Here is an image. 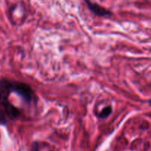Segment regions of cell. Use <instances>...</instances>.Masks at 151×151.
<instances>
[{"label":"cell","mask_w":151,"mask_h":151,"mask_svg":"<svg viewBox=\"0 0 151 151\" xmlns=\"http://www.w3.org/2000/svg\"><path fill=\"white\" fill-rule=\"evenodd\" d=\"M111 112H112L111 106H106V107H105L104 109L102 110V111L99 114L98 116H99V117L101 118V119H104V118L108 117V116H109V115L111 114Z\"/></svg>","instance_id":"4"},{"label":"cell","mask_w":151,"mask_h":151,"mask_svg":"<svg viewBox=\"0 0 151 151\" xmlns=\"http://www.w3.org/2000/svg\"><path fill=\"white\" fill-rule=\"evenodd\" d=\"M87 6H88V9L91 10L92 13L97 15L98 16H111V12L110 10H107L105 7H102L100 4H97V3L91 2L90 0H85Z\"/></svg>","instance_id":"3"},{"label":"cell","mask_w":151,"mask_h":151,"mask_svg":"<svg viewBox=\"0 0 151 151\" xmlns=\"http://www.w3.org/2000/svg\"><path fill=\"white\" fill-rule=\"evenodd\" d=\"M13 81L2 78L0 80V123L7 124L21 116L20 109L9 100L12 93Z\"/></svg>","instance_id":"1"},{"label":"cell","mask_w":151,"mask_h":151,"mask_svg":"<svg viewBox=\"0 0 151 151\" xmlns=\"http://www.w3.org/2000/svg\"><path fill=\"white\" fill-rule=\"evenodd\" d=\"M12 92L19 95L27 103L37 102L35 91L28 84L19 81H13L12 83Z\"/></svg>","instance_id":"2"}]
</instances>
